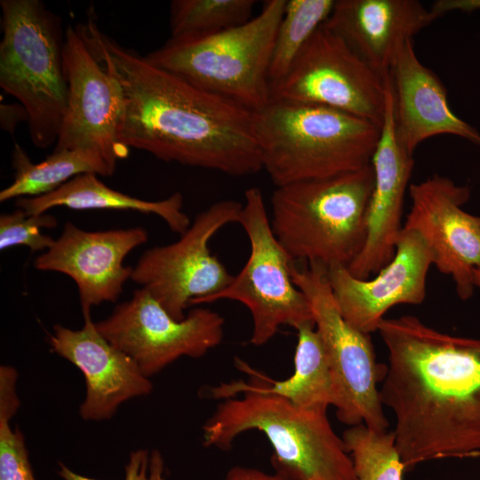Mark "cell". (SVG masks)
Segmentation results:
<instances>
[{"mask_svg":"<svg viewBox=\"0 0 480 480\" xmlns=\"http://www.w3.org/2000/svg\"><path fill=\"white\" fill-rule=\"evenodd\" d=\"M77 28L123 89L124 146L231 176L263 169L255 112L151 64L102 32L92 17Z\"/></svg>","mask_w":480,"mask_h":480,"instance_id":"obj_1","label":"cell"},{"mask_svg":"<svg viewBox=\"0 0 480 480\" xmlns=\"http://www.w3.org/2000/svg\"><path fill=\"white\" fill-rule=\"evenodd\" d=\"M378 332L388 364L380 388L395 417L405 468L480 453V340L453 336L411 315Z\"/></svg>","mask_w":480,"mask_h":480,"instance_id":"obj_2","label":"cell"},{"mask_svg":"<svg viewBox=\"0 0 480 480\" xmlns=\"http://www.w3.org/2000/svg\"><path fill=\"white\" fill-rule=\"evenodd\" d=\"M380 129L332 108L280 100L255 112L263 169L276 187L371 164Z\"/></svg>","mask_w":480,"mask_h":480,"instance_id":"obj_3","label":"cell"},{"mask_svg":"<svg viewBox=\"0 0 480 480\" xmlns=\"http://www.w3.org/2000/svg\"><path fill=\"white\" fill-rule=\"evenodd\" d=\"M202 430L205 447L224 451L243 433L260 431L272 446L276 473L285 480H356L327 412L305 409L277 396L244 393L222 400Z\"/></svg>","mask_w":480,"mask_h":480,"instance_id":"obj_4","label":"cell"},{"mask_svg":"<svg viewBox=\"0 0 480 480\" xmlns=\"http://www.w3.org/2000/svg\"><path fill=\"white\" fill-rule=\"evenodd\" d=\"M373 187L372 164L276 187L271 196L273 233L293 261L348 267L365 241Z\"/></svg>","mask_w":480,"mask_h":480,"instance_id":"obj_5","label":"cell"},{"mask_svg":"<svg viewBox=\"0 0 480 480\" xmlns=\"http://www.w3.org/2000/svg\"><path fill=\"white\" fill-rule=\"evenodd\" d=\"M286 0H268L247 22L212 35L171 37L145 58L253 112L270 101L268 70Z\"/></svg>","mask_w":480,"mask_h":480,"instance_id":"obj_6","label":"cell"},{"mask_svg":"<svg viewBox=\"0 0 480 480\" xmlns=\"http://www.w3.org/2000/svg\"><path fill=\"white\" fill-rule=\"evenodd\" d=\"M0 86L27 111L32 142L57 141L68 106L60 17L40 0H1Z\"/></svg>","mask_w":480,"mask_h":480,"instance_id":"obj_7","label":"cell"},{"mask_svg":"<svg viewBox=\"0 0 480 480\" xmlns=\"http://www.w3.org/2000/svg\"><path fill=\"white\" fill-rule=\"evenodd\" d=\"M291 274L310 303L337 389L338 420L349 427L364 424L387 430L389 423L378 388L386 375L387 364L378 363L371 334L356 329L342 316L326 266L317 262L301 266L292 261Z\"/></svg>","mask_w":480,"mask_h":480,"instance_id":"obj_8","label":"cell"},{"mask_svg":"<svg viewBox=\"0 0 480 480\" xmlns=\"http://www.w3.org/2000/svg\"><path fill=\"white\" fill-rule=\"evenodd\" d=\"M238 223L249 239V258L231 283L204 303L229 300L244 305L252 319L254 346L268 343L283 325L297 330L315 323L308 298L292 280L293 260L273 233L259 188L245 190Z\"/></svg>","mask_w":480,"mask_h":480,"instance_id":"obj_9","label":"cell"},{"mask_svg":"<svg viewBox=\"0 0 480 480\" xmlns=\"http://www.w3.org/2000/svg\"><path fill=\"white\" fill-rule=\"evenodd\" d=\"M243 204L235 200L213 203L195 218L174 243L147 250L133 267L131 279L146 289L174 319L185 310L225 289L233 280L209 242L223 227L238 223Z\"/></svg>","mask_w":480,"mask_h":480,"instance_id":"obj_10","label":"cell"},{"mask_svg":"<svg viewBox=\"0 0 480 480\" xmlns=\"http://www.w3.org/2000/svg\"><path fill=\"white\" fill-rule=\"evenodd\" d=\"M387 78L375 72L339 36L321 25L284 77L271 87L270 100L332 108L381 128Z\"/></svg>","mask_w":480,"mask_h":480,"instance_id":"obj_11","label":"cell"},{"mask_svg":"<svg viewBox=\"0 0 480 480\" xmlns=\"http://www.w3.org/2000/svg\"><path fill=\"white\" fill-rule=\"evenodd\" d=\"M224 323L219 313L207 308H196L176 320L146 289L140 288L94 324L150 378L182 356L201 357L219 346Z\"/></svg>","mask_w":480,"mask_h":480,"instance_id":"obj_12","label":"cell"},{"mask_svg":"<svg viewBox=\"0 0 480 480\" xmlns=\"http://www.w3.org/2000/svg\"><path fill=\"white\" fill-rule=\"evenodd\" d=\"M63 61L68 106L53 150L94 151L114 173L129 152L119 140L124 112L121 84L93 55L77 27L65 31Z\"/></svg>","mask_w":480,"mask_h":480,"instance_id":"obj_13","label":"cell"},{"mask_svg":"<svg viewBox=\"0 0 480 480\" xmlns=\"http://www.w3.org/2000/svg\"><path fill=\"white\" fill-rule=\"evenodd\" d=\"M411 209L404 228L419 233L429 247L433 265L455 285L460 299L472 297L473 271L480 265V216L467 212V186L434 174L409 186Z\"/></svg>","mask_w":480,"mask_h":480,"instance_id":"obj_14","label":"cell"},{"mask_svg":"<svg viewBox=\"0 0 480 480\" xmlns=\"http://www.w3.org/2000/svg\"><path fill=\"white\" fill-rule=\"evenodd\" d=\"M433 254L414 230L402 229L393 259L372 278L353 276L347 267L327 268L336 304L345 320L360 332H378L385 314L400 304L419 305L426 298Z\"/></svg>","mask_w":480,"mask_h":480,"instance_id":"obj_15","label":"cell"},{"mask_svg":"<svg viewBox=\"0 0 480 480\" xmlns=\"http://www.w3.org/2000/svg\"><path fill=\"white\" fill-rule=\"evenodd\" d=\"M148 237L140 227L87 231L67 222L60 236L35 260L34 266L41 271L65 274L75 281L84 319L91 317L93 306L119 298L133 269L124 265V259Z\"/></svg>","mask_w":480,"mask_h":480,"instance_id":"obj_16","label":"cell"},{"mask_svg":"<svg viewBox=\"0 0 480 480\" xmlns=\"http://www.w3.org/2000/svg\"><path fill=\"white\" fill-rule=\"evenodd\" d=\"M48 342L53 353L83 373L86 393L79 408L84 420L111 419L128 400L148 396L153 384L127 354L108 341L92 317L79 330L55 324Z\"/></svg>","mask_w":480,"mask_h":480,"instance_id":"obj_17","label":"cell"},{"mask_svg":"<svg viewBox=\"0 0 480 480\" xmlns=\"http://www.w3.org/2000/svg\"><path fill=\"white\" fill-rule=\"evenodd\" d=\"M372 165L374 187L366 216V237L358 255L347 267L355 277L365 280L378 273L394 257L403 229L405 191L414 160L398 142L394 125L393 92L387 79L384 120Z\"/></svg>","mask_w":480,"mask_h":480,"instance_id":"obj_18","label":"cell"},{"mask_svg":"<svg viewBox=\"0 0 480 480\" xmlns=\"http://www.w3.org/2000/svg\"><path fill=\"white\" fill-rule=\"evenodd\" d=\"M394 125L399 144L411 155L424 140L457 136L480 146L479 132L456 116L438 76L417 57L413 39L400 50L389 72Z\"/></svg>","mask_w":480,"mask_h":480,"instance_id":"obj_19","label":"cell"},{"mask_svg":"<svg viewBox=\"0 0 480 480\" xmlns=\"http://www.w3.org/2000/svg\"><path fill=\"white\" fill-rule=\"evenodd\" d=\"M433 21L418 0H337L323 25L385 79L404 44Z\"/></svg>","mask_w":480,"mask_h":480,"instance_id":"obj_20","label":"cell"},{"mask_svg":"<svg viewBox=\"0 0 480 480\" xmlns=\"http://www.w3.org/2000/svg\"><path fill=\"white\" fill-rule=\"evenodd\" d=\"M298 340L293 357V372L282 380H275L253 369L241 358L235 364L251 378V381L233 380L204 389L212 399L225 400L244 393L277 396L308 410L327 412L336 406L337 389L329 361L314 323L297 329Z\"/></svg>","mask_w":480,"mask_h":480,"instance_id":"obj_21","label":"cell"},{"mask_svg":"<svg viewBox=\"0 0 480 480\" xmlns=\"http://www.w3.org/2000/svg\"><path fill=\"white\" fill-rule=\"evenodd\" d=\"M16 205L28 215L42 214L57 206L152 213L163 219L172 232L180 235L191 224L182 210L183 196L180 192L158 201L143 200L108 187L94 173L77 175L46 195L18 198Z\"/></svg>","mask_w":480,"mask_h":480,"instance_id":"obj_22","label":"cell"},{"mask_svg":"<svg viewBox=\"0 0 480 480\" xmlns=\"http://www.w3.org/2000/svg\"><path fill=\"white\" fill-rule=\"evenodd\" d=\"M12 166L14 180L1 190V203L15 197H35L49 194L80 174H113L103 157L92 150H53L44 160L35 164L18 143H15L12 151Z\"/></svg>","mask_w":480,"mask_h":480,"instance_id":"obj_23","label":"cell"},{"mask_svg":"<svg viewBox=\"0 0 480 480\" xmlns=\"http://www.w3.org/2000/svg\"><path fill=\"white\" fill-rule=\"evenodd\" d=\"M334 3V0H286L270 60V89L284 77L308 40L326 21Z\"/></svg>","mask_w":480,"mask_h":480,"instance_id":"obj_24","label":"cell"},{"mask_svg":"<svg viewBox=\"0 0 480 480\" xmlns=\"http://www.w3.org/2000/svg\"><path fill=\"white\" fill-rule=\"evenodd\" d=\"M253 0H174L170 4L172 37L212 35L251 20Z\"/></svg>","mask_w":480,"mask_h":480,"instance_id":"obj_25","label":"cell"},{"mask_svg":"<svg viewBox=\"0 0 480 480\" xmlns=\"http://www.w3.org/2000/svg\"><path fill=\"white\" fill-rule=\"evenodd\" d=\"M342 439L356 480H404L406 468L393 430H377L358 424L346 429Z\"/></svg>","mask_w":480,"mask_h":480,"instance_id":"obj_26","label":"cell"},{"mask_svg":"<svg viewBox=\"0 0 480 480\" xmlns=\"http://www.w3.org/2000/svg\"><path fill=\"white\" fill-rule=\"evenodd\" d=\"M18 372L0 367V480H36L24 436L11 420L19 410Z\"/></svg>","mask_w":480,"mask_h":480,"instance_id":"obj_27","label":"cell"},{"mask_svg":"<svg viewBox=\"0 0 480 480\" xmlns=\"http://www.w3.org/2000/svg\"><path fill=\"white\" fill-rule=\"evenodd\" d=\"M57 223V219L46 212L28 215L18 208L11 213H3L0 216V249L22 245L31 252L48 250L55 239L43 234L42 229L53 228Z\"/></svg>","mask_w":480,"mask_h":480,"instance_id":"obj_28","label":"cell"},{"mask_svg":"<svg viewBox=\"0 0 480 480\" xmlns=\"http://www.w3.org/2000/svg\"><path fill=\"white\" fill-rule=\"evenodd\" d=\"M58 475L63 480H97L71 470L62 462H59ZM124 480H166L161 452L144 448L132 452L124 466Z\"/></svg>","mask_w":480,"mask_h":480,"instance_id":"obj_29","label":"cell"},{"mask_svg":"<svg viewBox=\"0 0 480 480\" xmlns=\"http://www.w3.org/2000/svg\"><path fill=\"white\" fill-rule=\"evenodd\" d=\"M476 10H480V0H437L434 2L429 12L435 20L447 12L454 11L471 12Z\"/></svg>","mask_w":480,"mask_h":480,"instance_id":"obj_30","label":"cell"},{"mask_svg":"<svg viewBox=\"0 0 480 480\" xmlns=\"http://www.w3.org/2000/svg\"><path fill=\"white\" fill-rule=\"evenodd\" d=\"M222 480H285L278 474H268L260 469L236 466L227 472Z\"/></svg>","mask_w":480,"mask_h":480,"instance_id":"obj_31","label":"cell"},{"mask_svg":"<svg viewBox=\"0 0 480 480\" xmlns=\"http://www.w3.org/2000/svg\"><path fill=\"white\" fill-rule=\"evenodd\" d=\"M28 121L26 109L21 104H1V125L5 131L13 133L20 121Z\"/></svg>","mask_w":480,"mask_h":480,"instance_id":"obj_32","label":"cell"},{"mask_svg":"<svg viewBox=\"0 0 480 480\" xmlns=\"http://www.w3.org/2000/svg\"><path fill=\"white\" fill-rule=\"evenodd\" d=\"M473 283L475 289L476 288L480 292V265L473 271Z\"/></svg>","mask_w":480,"mask_h":480,"instance_id":"obj_33","label":"cell"}]
</instances>
